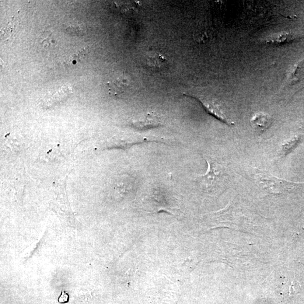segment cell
Here are the masks:
<instances>
[{
  "instance_id": "obj_4",
  "label": "cell",
  "mask_w": 304,
  "mask_h": 304,
  "mask_svg": "<svg viewBox=\"0 0 304 304\" xmlns=\"http://www.w3.org/2000/svg\"><path fill=\"white\" fill-rule=\"evenodd\" d=\"M160 123L161 122L160 117L149 113L132 122V125L135 128L141 130L158 127Z\"/></svg>"
},
{
  "instance_id": "obj_7",
  "label": "cell",
  "mask_w": 304,
  "mask_h": 304,
  "mask_svg": "<svg viewBox=\"0 0 304 304\" xmlns=\"http://www.w3.org/2000/svg\"><path fill=\"white\" fill-rule=\"evenodd\" d=\"M108 85L109 86V93L111 96H120L128 89L129 81L127 77L122 75L113 81L108 83Z\"/></svg>"
},
{
  "instance_id": "obj_5",
  "label": "cell",
  "mask_w": 304,
  "mask_h": 304,
  "mask_svg": "<svg viewBox=\"0 0 304 304\" xmlns=\"http://www.w3.org/2000/svg\"><path fill=\"white\" fill-rule=\"evenodd\" d=\"M65 87H63L61 90H58L53 93H49L45 96L43 100L45 106L54 107L62 101H64L71 95V89L65 90Z\"/></svg>"
},
{
  "instance_id": "obj_9",
  "label": "cell",
  "mask_w": 304,
  "mask_h": 304,
  "mask_svg": "<svg viewBox=\"0 0 304 304\" xmlns=\"http://www.w3.org/2000/svg\"><path fill=\"white\" fill-rule=\"evenodd\" d=\"M146 61L148 65L152 67L160 68L165 64V59L160 55L153 54L148 56Z\"/></svg>"
},
{
  "instance_id": "obj_3",
  "label": "cell",
  "mask_w": 304,
  "mask_h": 304,
  "mask_svg": "<svg viewBox=\"0 0 304 304\" xmlns=\"http://www.w3.org/2000/svg\"><path fill=\"white\" fill-rule=\"evenodd\" d=\"M250 122L254 130L258 132H263L271 127L272 119L268 114L258 112L251 117Z\"/></svg>"
},
{
  "instance_id": "obj_6",
  "label": "cell",
  "mask_w": 304,
  "mask_h": 304,
  "mask_svg": "<svg viewBox=\"0 0 304 304\" xmlns=\"http://www.w3.org/2000/svg\"><path fill=\"white\" fill-rule=\"evenodd\" d=\"M203 106L206 110L211 114L220 119V120L225 122L226 124L231 125L232 123L226 117L225 114L221 106L216 101L208 99H201Z\"/></svg>"
},
{
  "instance_id": "obj_8",
  "label": "cell",
  "mask_w": 304,
  "mask_h": 304,
  "mask_svg": "<svg viewBox=\"0 0 304 304\" xmlns=\"http://www.w3.org/2000/svg\"><path fill=\"white\" fill-rule=\"evenodd\" d=\"M295 39L293 35L288 33H279L272 35L265 40V43L268 45L278 46L289 43Z\"/></svg>"
},
{
  "instance_id": "obj_1",
  "label": "cell",
  "mask_w": 304,
  "mask_h": 304,
  "mask_svg": "<svg viewBox=\"0 0 304 304\" xmlns=\"http://www.w3.org/2000/svg\"><path fill=\"white\" fill-rule=\"evenodd\" d=\"M254 177L258 185L272 194H282L298 190L303 184L282 179L259 170L255 171Z\"/></svg>"
},
{
  "instance_id": "obj_10",
  "label": "cell",
  "mask_w": 304,
  "mask_h": 304,
  "mask_svg": "<svg viewBox=\"0 0 304 304\" xmlns=\"http://www.w3.org/2000/svg\"><path fill=\"white\" fill-rule=\"evenodd\" d=\"M40 43L44 47H51L55 43L53 34L49 31H44L41 35Z\"/></svg>"
},
{
  "instance_id": "obj_2",
  "label": "cell",
  "mask_w": 304,
  "mask_h": 304,
  "mask_svg": "<svg viewBox=\"0 0 304 304\" xmlns=\"http://www.w3.org/2000/svg\"><path fill=\"white\" fill-rule=\"evenodd\" d=\"M206 161L208 164V170L204 175L197 176V181L206 190L210 191L223 184L225 172L223 167L217 162L209 159H206Z\"/></svg>"
},
{
  "instance_id": "obj_12",
  "label": "cell",
  "mask_w": 304,
  "mask_h": 304,
  "mask_svg": "<svg viewBox=\"0 0 304 304\" xmlns=\"http://www.w3.org/2000/svg\"><path fill=\"white\" fill-rule=\"evenodd\" d=\"M7 26L4 29L1 30V36L3 38H8L12 36L13 32L15 31L16 25V22L12 20L10 21L7 24Z\"/></svg>"
},
{
  "instance_id": "obj_15",
  "label": "cell",
  "mask_w": 304,
  "mask_h": 304,
  "mask_svg": "<svg viewBox=\"0 0 304 304\" xmlns=\"http://www.w3.org/2000/svg\"><path fill=\"white\" fill-rule=\"evenodd\" d=\"M69 300V296L67 293L62 291V295L58 299V302L60 303H67Z\"/></svg>"
},
{
  "instance_id": "obj_14",
  "label": "cell",
  "mask_w": 304,
  "mask_h": 304,
  "mask_svg": "<svg viewBox=\"0 0 304 304\" xmlns=\"http://www.w3.org/2000/svg\"><path fill=\"white\" fill-rule=\"evenodd\" d=\"M85 53V50L84 48L83 49L79 50L74 53L72 54L69 57V62L70 64H75V61L78 62L81 60V59L83 58Z\"/></svg>"
},
{
  "instance_id": "obj_13",
  "label": "cell",
  "mask_w": 304,
  "mask_h": 304,
  "mask_svg": "<svg viewBox=\"0 0 304 304\" xmlns=\"http://www.w3.org/2000/svg\"><path fill=\"white\" fill-rule=\"evenodd\" d=\"M298 139H293L289 140L288 142L285 143L284 145H283L281 148V155L282 156H285L288 155L290 151L295 146L298 142Z\"/></svg>"
},
{
  "instance_id": "obj_11",
  "label": "cell",
  "mask_w": 304,
  "mask_h": 304,
  "mask_svg": "<svg viewBox=\"0 0 304 304\" xmlns=\"http://www.w3.org/2000/svg\"><path fill=\"white\" fill-rule=\"evenodd\" d=\"M66 31L70 33L83 34L86 30L85 26L83 24H71L65 28Z\"/></svg>"
}]
</instances>
